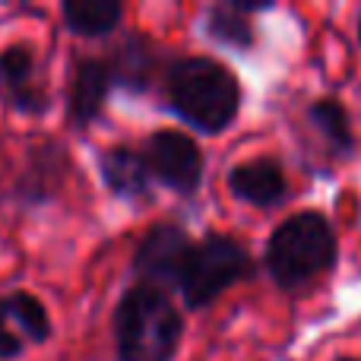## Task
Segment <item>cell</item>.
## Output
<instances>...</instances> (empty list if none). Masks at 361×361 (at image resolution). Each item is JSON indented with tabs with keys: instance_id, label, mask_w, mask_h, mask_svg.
Here are the masks:
<instances>
[{
	"instance_id": "obj_1",
	"label": "cell",
	"mask_w": 361,
	"mask_h": 361,
	"mask_svg": "<svg viewBox=\"0 0 361 361\" xmlns=\"http://www.w3.org/2000/svg\"><path fill=\"white\" fill-rule=\"evenodd\" d=\"M241 99L238 76L216 57L187 54L165 67V102L171 114L206 137L228 130L241 111Z\"/></svg>"
},
{
	"instance_id": "obj_2",
	"label": "cell",
	"mask_w": 361,
	"mask_h": 361,
	"mask_svg": "<svg viewBox=\"0 0 361 361\" xmlns=\"http://www.w3.org/2000/svg\"><path fill=\"white\" fill-rule=\"evenodd\" d=\"M339 260L333 222L317 209H301L282 219L263 250V267L282 292H298L326 276Z\"/></svg>"
},
{
	"instance_id": "obj_3",
	"label": "cell",
	"mask_w": 361,
	"mask_h": 361,
	"mask_svg": "<svg viewBox=\"0 0 361 361\" xmlns=\"http://www.w3.org/2000/svg\"><path fill=\"white\" fill-rule=\"evenodd\" d=\"M184 343V314L171 295L130 286L114 307L118 361H175Z\"/></svg>"
},
{
	"instance_id": "obj_4",
	"label": "cell",
	"mask_w": 361,
	"mask_h": 361,
	"mask_svg": "<svg viewBox=\"0 0 361 361\" xmlns=\"http://www.w3.org/2000/svg\"><path fill=\"white\" fill-rule=\"evenodd\" d=\"M254 273H257L254 257L238 238L222 235V231H209L200 241H193L184 263V273H180L178 295L187 305V311H203V307L216 305L238 282L254 279Z\"/></svg>"
},
{
	"instance_id": "obj_5",
	"label": "cell",
	"mask_w": 361,
	"mask_h": 361,
	"mask_svg": "<svg viewBox=\"0 0 361 361\" xmlns=\"http://www.w3.org/2000/svg\"><path fill=\"white\" fill-rule=\"evenodd\" d=\"M193 247V238L187 235V228H180L178 222H159L140 238L137 250H133V276L137 286H149L159 292H178L180 273H184L187 254Z\"/></svg>"
},
{
	"instance_id": "obj_6",
	"label": "cell",
	"mask_w": 361,
	"mask_h": 361,
	"mask_svg": "<svg viewBox=\"0 0 361 361\" xmlns=\"http://www.w3.org/2000/svg\"><path fill=\"white\" fill-rule=\"evenodd\" d=\"M143 159L149 165V175L156 184L169 187L178 197H193L203 184L206 159L200 152L197 140L184 130H156L146 137Z\"/></svg>"
},
{
	"instance_id": "obj_7",
	"label": "cell",
	"mask_w": 361,
	"mask_h": 361,
	"mask_svg": "<svg viewBox=\"0 0 361 361\" xmlns=\"http://www.w3.org/2000/svg\"><path fill=\"white\" fill-rule=\"evenodd\" d=\"M0 105L25 118H42L51 108V92L29 42H13L0 51Z\"/></svg>"
},
{
	"instance_id": "obj_8",
	"label": "cell",
	"mask_w": 361,
	"mask_h": 361,
	"mask_svg": "<svg viewBox=\"0 0 361 361\" xmlns=\"http://www.w3.org/2000/svg\"><path fill=\"white\" fill-rule=\"evenodd\" d=\"M111 89H114V80H111V70H108V61H102V57L76 61L73 73H70V86H67L70 124L76 130H86L92 121H99L105 114Z\"/></svg>"
},
{
	"instance_id": "obj_9",
	"label": "cell",
	"mask_w": 361,
	"mask_h": 361,
	"mask_svg": "<svg viewBox=\"0 0 361 361\" xmlns=\"http://www.w3.org/2000/svg\"><path fill=\"white\" fill-rule=\"evenodd\" d=\"M70 175V156L61 143L48 140V143H38L29 149L23 171L16 178L13 187V197L25 206H38L48 203L57 190L63 187V180Z\"/></svg>"
},
{
	"instance_id": "obj_10",
	"label": "cell",
	"mask_w": 361,
	"mask_h": 361,
	"mask_svg": "<svg viewBox=\"0 0 361 361\" xmlns=\"http://www.w3.org/2000/svg\"><path fill=\"white\" fill-rule=\"evenodd\" d=\"M99 175L105 187L118 200L127 203H149L152 200V175L143 152L133 146H108L99 152Z\"/></svg>"
},
{
	"instance_id": "obj_11",
	"label": "cell",
	"mask_w": 361,
	"mask_h": 361,
	"mask_svg": "<svg viewBox=\"0 0 361 361\" xmlns=\"http://www.w3.org/2000/svg\"><path fill=\"white\" fill-rule=\"evenodd\" d=\"M228 193L247 206L267 209V206H276L286 200L288 180L276 159L257 156V159H247V162L235 165V169L228 171Z\"/></svg>"
},
{
	"instance_id": "obj_12",
	"label": "cell",
	"mask_w": 361,
	"mask_h": 361,
	"mask_svg": "<svg viewBox=\"0 0 361 361\" xmlns=\"http://www.w3.org/2000/svg\"><path fill=\"white\" fill-rule=\"evenodd\" d=\"M108 70H111L114 86L127 92H146L156 73V51L143 35H127L108 57Z\"/></svg>"
},
{
	"instance_id": "obj_13",
	"label": "cell",
	"mask_w": 361,
	"mask_h": 361,
	"mask_svg": "<svg viewBox=\"0 0 361 361\" xmlns=\"http://www.w3.org/2000/svg\"><path fill=\"white\" fill-rule=\"evenodd\" d=\"M307 124L317 130V137L326 143L330 156L339 159H349L355 152V133H352V118H349V108L343 105L339 99H314L305 111Z\"/></svg>"
},
{
	"instance_id": "obj_14",
	"label": "cell",
	"mask_w": 361,
	"mask_h": 361,
	"mask_svg": "<svg viewBox=\"0 0 361 361\" xmlns=\"http://www.w3.org/2000/svg\"><path fill=\"white\" fill-rule=\"evenodd\" d=\"M61 16L73 35L80 38H105L124 19V6L118 0H63Z\"/></svg>"
},
{
	"instance_id": "obj_15",
	"label": "cell",
	"mask_w": 361,
	"mask_h": 361,
	"mask_svg": "<svg viewBox=\"0 0 361 361\" xmlns=\"http://www.w3.org/2000/svg\"><path fill=\"white\" fill-rule=\"evenodd\" d=\"M206 35L231 51H250L257 44V29L250 16L238 13L231 4H216L206 10Z\"/></svg>"
},
{
	"instance_id": "obj_16",
	"label": "cell",
	"mask_w": 361,
	"mask_h": 361,
	"mask_svg": "<svg viewBox=\"0 0 361 361\" xmlns=\"http://www.w3.org/2000/svg\"><path fill=\"white\" fill-rule=\"evenodd\" d=\"M10 301L19 314V324L25 330V343L29 345H44L51 339V314L42 305V298H35L32 292H10Z\"/></svg>"
},
{
	"instance_id": "obj_17",
	"label": "cell",
	"mask_w": 361,
	"mask_h": 361,
	"mask_svg": "<svg viewBox=\"0 0 361 361\" xmlns=\"http://www.w3.org/2000/svg\"><path fill=\"white\" fill-rule=\"evenodd\" d=\"M25 349H29V343H25L16 307H13L10 295H0V361L23 358Z\"/></svg>"
},
{
	"instance_id": "obj_18",
	"label": "cell",
	"mask_w": 361,
	"mask_h": 361,
	"mask_svg": "<svg viewBox=\"0 0 361 361\" xmlns=\"http://www.w3.org/2000/svg\"><path fill=\"white\" fill-rule=\"evenodd\" d=\"M231 6H235L238 13H244V16H250V13H263V10H273V0H228Z\"/></svg>"
},
{
	"instance_id": "obj_19",
	"label": "cell",
	"mask_w": 361,
	"mask_h": 361,
	"mask_svg": "<svg viewBox=\"0 0 361 361\" xmlns=\"http://www.w3.org/2000/svg\"><path fill=\"white\" fill-rule=\"evenodd\" d=\"M333 361H361V358H352V355H339V358H333Z\"/></svg>"
},
{
	"instance_id": "obj_20",
	"label": "cell",
	"mask_w": 361,
	"mask_h": 361,
	"mask_svg": "<svg viewBox=\"0 0 361 361\" xmlns=\"http://www.w3.org/2000/svg\"><path fill=\"white\" fill-rule=\"evenodd\" d=\"M358 42H361V19H358Z\"/></svg>"
}]
</instances>
